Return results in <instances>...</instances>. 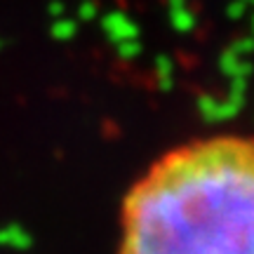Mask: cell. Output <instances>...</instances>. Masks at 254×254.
Instances as JSON below:
<instances>
[{
  "instance_id": "1",
  "label": "cell",
  "mask_w": 254,
  "mask_h": 254,
  "mask_svg": "<svg viewBox=\"0 0 254 254\" xmlns=\"http://www.w3.org/2000/svg\"><path fill=\"white\" fill-rule=\"evenodd\" d=\"M120 254H254V136L160 155L127 193Z\"/></svg>"
}]
</instances>
